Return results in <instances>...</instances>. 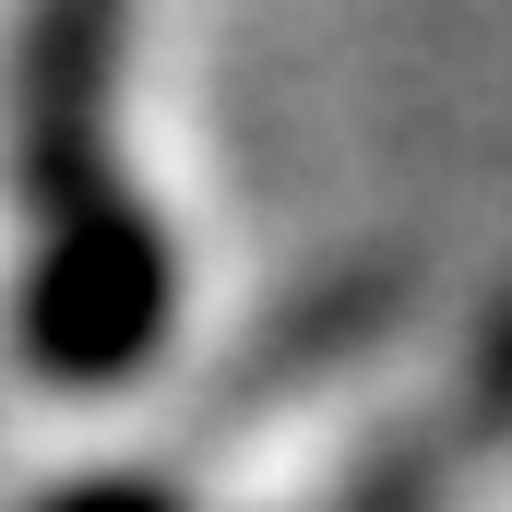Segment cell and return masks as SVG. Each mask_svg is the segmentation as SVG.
I'll return each mask as SVG.
<instances>
[{
  "mask_svg": "<svg viewBox=\"0 0 512 512\" xmlns=\"http://www.w3.org/2000/svg\"><path fill=\"white\" fill-rule=\"evenodd\" d=\"M155 334H167V239H155V215L108 203V191L60 203V239L24 274V358L48 382L96 393V382H131L155 358Z\"/></svg>",
  "mask_w": 512,
  "mask_h": 512,
  "instance_id": "1",
  "label": "cell"
},
{
  "mask_svg": "<svg viewBox=\"0 0 512 512\" xmlns=\"http://www.w3.org/2000/svg\"><path fill=\"white\" fill-rule=\"evenodd\" d=\"M48 512H179L155 477H84V489H60Z\"/></svg>",
  "mask_w": 512,
  "mask_h": 512,
  "instance_id": "2",
  "label": "cell"
}]
</instances>
